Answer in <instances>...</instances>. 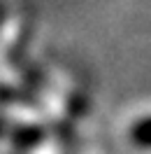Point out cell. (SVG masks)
<instances>
[{
  "instance_id": "7a4b0ae2",
  "label": "cell",
  "mask_w": 151,
  "mask_h": 154,
  "mask_svg": "<svg viewBox=\"0 0 151 154\" xmlns=\"http://www.w3.org/2000/svg\"><path fill=\"white\" fill-rule=\"evenodd\" d=\"M42 138H44V131L37 128V126H21V128L14 131V143L21 145V147H33Z\"/></svg>"
},
{
  "instance_id": "6da1fadb",
  "label": "cell",
  "mask_w": 151,
  "mask_h": 154,
  "mask_svg": "<svg viewBox=\"0 0 151 154\" xmlns=\"http://www.w3.org/2000/svg\"><path fill=\"white\" fill-rule=\"evenodd\" d=\"M130 138L137 147H144V149H151V117H144L137 124L132 126Z\"/></svg>"
}]
</instances>
